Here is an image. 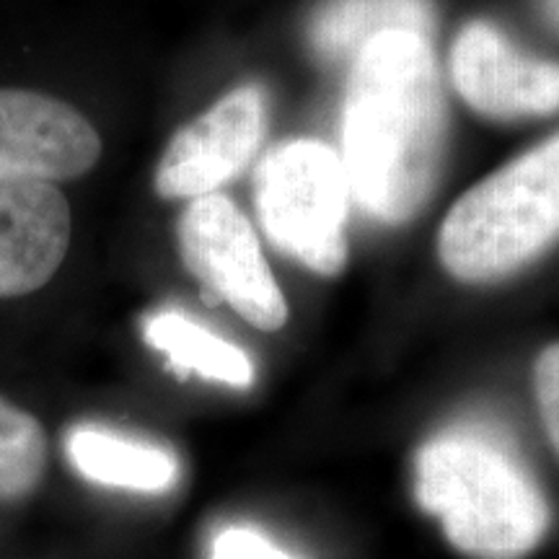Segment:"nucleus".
Here are the masks:
<instances>
[{
    "label": "nucleus",
    "instance_id": "dca6fc26",
    "mask_svg": "<svg viewBox=\"0 0 559 559\" xmlns=\"http://www.w3.org/2000/svg\"><path fill=\"white\" fill-rule=\"evenodd\" d=\"M536 9H539L542 19L547 21L549 29L559 34V0H536Z\"/></svg>",
    "mask_w": 559,
    "mask_h": 559
},
{
    "label": "nucleus",
    "instance_id": "9b49d317",
    "mask_svg": "<svg viewBox=\"0 0 559 559\" xmlns=\"http://www.w3.org/2000/svg\"><path fill=\"white\" fill-rule=\"evenodd\" d=\"M66 451L70 464L83 477L107 487L135 492H166L177 485L179 464L174 453L158 445L117 436L102 428H75L68 432Z\"/></svg>",
    "mask_w": 559,
    "mask_h": 559
},
{
    "label": "nucleus",
    "instance_id": "ddd939ff",
    "mask_svg": "<svg viewBox=\"0 0 559 559\" xmlns=\"http://www.w3.org/2000/svg\"><path fill=\"white\" fill-rule=\"evenodd\" d=\"M47 443L29 412L0 400V500H16L39 485Z\"/></svg>",
    "mask_w": 559,
    "mask_h": 559
},
{
    "label": "nucleus",
    "instance_id": "39448f33",
    "mask_svg": "<svg viewBox=\"0 0 559 559\" xmlns=\"http://www.w3.org/2000/svg\"><path fill=\"white\" fill-rule=\"evenodd\" d=\"M185 267L215 300H223L243 321L275 332L288 321V304L264 260L260 239L247 215L226 194L190 200L177 226Z\"/></svg>",
    "mask_w": 559,
    "mask_h": 559
},
{
    "label": "nucleus",
    "instance_id": "1a4fd4ad",
    "mask_svg": "<svg viewBox=\"0 0 559 559\" xmlns=\"http://www.w3.org/2000/svg\"><path fill=\"white\" fill-rule=\"evenodd\" d=\"M70 243V207L50 181H0V298L45 288Z\"/></svg>",
    "mask_w": 559,
    "mask_h": 559
},
{
    "label": "nucleus",
    "instance_id": "423d86ee",
    "mask_svg": "<svg viewBox=\"0 0 559 559\" xmlns=\"http://www.w3.org/2000/svg\"><path fill=\"white\" fill-rule=\"evenodd\" d=\"M267 130V94L260 83L228 91L198 120L174 132L153 187L164 200H198L218 192L254 160Z\"/></svg>",
    "mask_w": 559,
    "mask_h": 559
},
{
    "label": "nucleus",
    "instance_id": "20e7f679",
    "mask_svg": "<svg viewBox=\"0 0 559 559\" xmlns=\"http://www.w3.org/2000/svg\"><path fill=\"white\" fill-rule=\"evenodd\" d=\"M349 202L340 153L319 140H285L254 171L257 218L267 239L319 275L345 270Z\"/></svg>",
    "mask_w": 559,
    "mask_h": 559
},
{
    "label": "nucleus",
    "instance_id": "0eeeda50",
    "mask_svg": "<svg viewBox=\"0 0 559 559\" xmlns=\"http://www.w3.org/2000/svg\"><path fill=\"white\" fill-rule=\"evenodd\" d=\"M451 81L466 107L495 122L559 111V62L523 50L492 21H469L451 47Z\"/></svg>",
    "mask_w": 559,
    "mask_h": 559
},
{
    "label": "nucleus",
    "instance_id": "f8f14e48",
    "mask_svg": "<svg viewBox=\"0 0 559 559\" xmlns=\"http://www.w3.org/2000/svg\"><path fill=\"white\" fill-rule=\"evenodd\" d=\"M143 337L179 373H198L207 381L247 389L254 383V366L247 353L218 337L179 311H158L145 319Z\"/></svg>",
    "mask_w": 559,
    "mask_h": 559
},
{
    "label": "nucleus",
    "instance_id": "f03ea898",
    "mask_svg": "<svg viewBox=\"0 0 559 559\" xmlns=\"http://www.w3.org/2000/svg\"><path fill=\"white\" fill-rule=\"evenodd\" d=\"M417 500L449 542L474 559H521L539 547L549 506L506 440L456 428L417 456Z\"/></svg>",
    "mask_w": 559,
    "mask_h": 559
},
{
    "label": "nucleus",
    "instance_id": "f257e3e1",
    "mask_svg": "<svg viewBox=\"0 0 559 559\" xmlns=\"http://www.w3.org/2000/svg\"><path fill=\"white\" fill-rule=\"evenodd\" d=\"M342 166L370 218L400 226L436 192L449 135V104L430 39L383 34L347 68Z\"/></svg>",
    "mask_w": 559,
    "mask_h": 559
},
{
    "label": "nucleus",
    "instance_id": "9d476101",
    "mask_svg": "<svg viewBox=\"0 0 559 559\" xmlns=\"http://www.w3.org/2000/svg\"><path fill=\"white\" fill-rule=\"evenodd\" d=\"M436 29V0H321L306 24V37L321 62L349 68L362 47L383 34L407 32L430 39Z\"/></svg>",
    "mask_w": 559,
    "mask_h": 559
},
{
    "label": "nucleus",
    "instance_id": "7ed1b4c3",
    "mask_svg": "<svg viewBox=\"0 0 559 559\" xmlns=\"http://www.w3.org/2000/svg\"><path fill=\"white\" fill-rule=\"evenodd\" d=\"M559 241V132L459 198L438 230V257L461 283L510 277Z\"/></svg>",
    "mask_w": 559,
    "mask_h": 559
},
{
    "label": "nucleus",
    "instance_id": "2eb2a0df",
    "mask_svg": "<svg viewBox=\"0 0 559 559\" xmlns=\"http://www.w3.org/2000/svg\"><path fill=\"white\" fill-rule=\"evenodd\" d=\"M210 559H293L251 528H226L215 536Z\"/></svg>",
    "mask_w": 559,
    "mask_h": 559
},
{
    "label": "nucleus",
    "instance_id": "6e6552de",
    "mask_svg": "<svg viewBox=\"0 0 559 559\" xmlns=\"http://www.w3.org/2000/svg\"><path fill=\"white\" fill-rule=\"evenodd\" d=\"M102 156V138L79 109L29 88H0V181L79 179Z\"/></svg>",
    "mask_w": 559,
    "mask_h": 559
},
{
    "label": "nucleus",
    "instance_id": "4468645a",
    "mask_svg": "<svg viewBox=\"0 0 559 559\" xmlns=\"http://www.w3.org/2000/svg\"><path fill=\"white\" fill-rule=\"evenodd\" d=\"M534 389L544 428H547L551 445L559 453V342L544 347L536 358Z\"/></svg>",
    "mask_w": 559,
    "mask_h": 559
}]
</instances>
